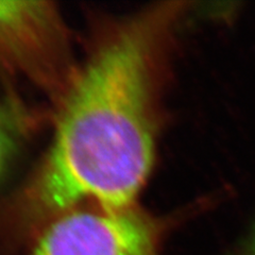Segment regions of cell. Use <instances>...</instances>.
Wrapping results in <instances>:
<instances>
[{"label": "cell", "instance_id": "cell-1", "mask_svg": "<svg viewBox=\"0 0 255 255\" xmlns=\"http://www.w3.org/2000/svg\"><path fill=\"white\" fill-rule=\"evenodd\" d=\"M169 13L128 22L76 78L34 184L41 211L61 212L83 200L131 209L154 159L155 60Z\"/></svg>", "mask_w": 255, "mask_h": 255}, {"label": "cell", "instance_id": "cell-2", "mask_svg": "<svg viewBox=\"0 0 255 255\" xmlns=\"http://www.w3.org/2000/svg\"><path fill=\"white\" fill-rule=\"evenodd\" d=\"M159 230L132 207L75 211L48 227L31 255H158Z\"/></svg>", "mask_w": 255, "mask_h": 255}, {"label": "cell", "instance_id": "cell-3", "mask_svg": "<svg viewBox=\"0 0 255 255\" xmlns=\"http://www.w3.org/2000/svg\"><path fill=\"white\" fill-rule=\"evenodd\" d=\"M60 43L59 17L47 3L0 1V57L5 62L49 79Z\"/></svg>", "mask_w": 255, "mask_h": 255}, {"label": "cell", "instance_id": "cell-4", "mask_svg": "<svg viewBox=\"0 0 255 255\" xmlns=\"http://www.w3.org/2000/svg\"><path fill=\"white\" fill-rule=\"evenodd\" d=\"M23 117L9 103H0V177L14 155L22 135Z\"/></svg>", "mask_w": 255, "mask_h": 255}, {"label": "cell", "instance_id": "cell-5", "mask_svg": "<svg viewBox=\"0 0 255 255\" xmlns=\"http://www.w3.org/2000/svg\"><path fill=\"white\" fill-rule=\"evenodd\" d=\"M241 255H255V231L251 235L248 243H247Z\"/></svg>", "mask_w": 255, "mask_h": 255}]
</instances>
